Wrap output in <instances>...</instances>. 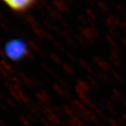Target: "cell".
<instances>
[{"label":"cell","mask_w":126,"mask_h":126,"mask_svg":"<svg viewBox=\"0 0 126 126\" xmlns=\"http://www.w3.org/2000/svg\"><path fill=\"white\" fill-rule=\"evenodd\" d=\"M36 1L37 0H2L9 9L18 13L27 11L35 4Z\"/></svg>","instance_id":"1"}]
</instances>
